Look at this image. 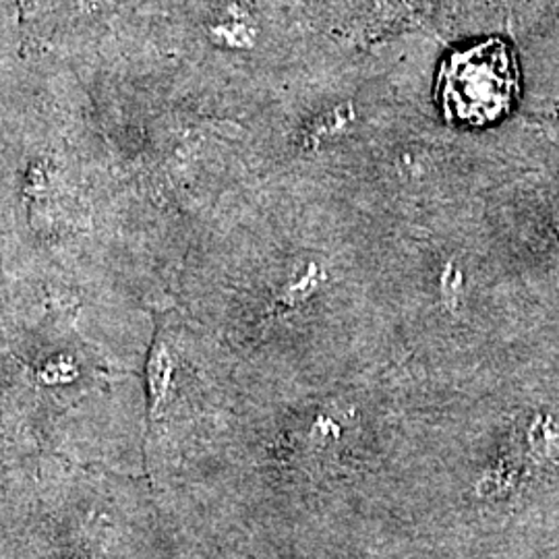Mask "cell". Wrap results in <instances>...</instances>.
Wrapping results in <instances>:
<instances>
[{
	"mask_svg": "<svg viewBox=\"0 0 559 559\" xmlns=\"http://www.w3.org/2000/svg\"><path fill=\"white\" fill-rule=\"evenodd\" d=\"M240 380L222 440L177 491L263 559L367 545L394 452L380 404L344 380Z\"/></svg>",
	"mask_w": 559,
	"mask_h": 559,
	"instance_id": "cell-1",
	"label": "cell"
},
{
	"mask_svg": "<svg viewBox=\"0 0 559 559\" xmlns=\"http://www.w3.org/2000/svg\"><path fill=\"white\" fill-rule=\"evenodd\" d=\"M46 302L4 313L0 466L59 459L143 475L147 323Z\"/></svg>",
	"mask_w": 559,
	"mask_h": 559,
	"instance_id": "cell-2",
	"label": "cell"
},
{
	"mask_svg": "<svg viewBox=\"0 0 559 559\" xmlns=\"http://www.w3.org/2000/svg\"><path fill=\"white\" fill-rule=\"evenodd\" d=\"M158 539L145 477L59 459L0 466V559H154Z\"/></svg>",
	"mask_w": 559,
	"mask_h": 559,
	"instance_id": "cell-3",
	"label": "cell"
},
{
	"mask_svg": "<svg viewBox=\"0 0 559 559\" xmlns=\"http://www.w3.org/2000/svg\"><path fill=\"white\" fill-rule=\"evenodd\" d=\"M143 475L154 491L187 485L212 456L233 419L240 367L201 323L162 313L143 362Z\"/></svg>",
	"mask_w": 559,
	"mask_h": 559,
	"instance_id": "cell-4",
	"label": "cell"
},
{
	"mask_svg": "<svg viewBox=\"0 0 559 559\" xmlns=\"http://www.w3.org/2000/svg\"><path fill=\"white\" fill-rule=\"evenodd\" d=\"M519 92V64L510 46L501 40L483 41L452 55L438 80L445 119L466 127H487L503 119Z\"/></svg>",
	"mask_w": 559,
	"mask_h": 559,
	"instance_id": "cell-5",
	"label": "cell"
},
{
	"mask_svg": "<svg viewBox=\"0 0 559 559\" xmlns=\"http://www.w3.org/2000/svg\"><path fill=\"white\" fill-rule=\"evenodd\" d=\"M160 539L154 559H263L226 535L177 489L156 491Z\"/></svg>",
	"mask_w": 559,
	"mask_h": 559,
	"instance_id": "cell-6",
	"label": "cell"
},
{
	"mask_svg": "<svg viewBox=\"0 0 559 559\" xmlns=\"http://www.w3.org/2000/svg\"><path fill=\"white\" fill-rule=\"evenodd\" d=\"M260 29L251 15L239 4L226 7L216 20L207 25V38L228 50H251L258 41Z\"/></svg>",
	"mask_w": 559,
	"mask_h": 559,
	"instance_id": "cell-7",
	"label": "cell"
},
{
	"mask_svg": "<svg viewBox=\"0 0 559 559\" xmlns=\"http://www.w3.org/2000/svg\"><path fill=\"white\" fill-rule=\"evenodd\" d=\"M94 4H115V2H120V0H92Z\"/></svg>",
	"mask_w": 559,
	"mask_h": 559,
	"instance_id": "cell-8",
	"label": "cell"
}]
</instances>
